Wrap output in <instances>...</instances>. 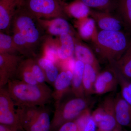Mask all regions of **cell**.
Here are the masks:
<instances>
[{"mask_svg":"<svg viewBox=\"0 0 131 131\" xmlns=\"http://www.w3.org/2000/svg\"><path fill=\"white\" fill-rule=\"evenodd\" d=\"M7 85L16 107L46 106L53 99V91L46 83L32 84L13 79L8 81Z\"/></svg>","mask_w":131,"mask_h":131,"instance_id":"obj_1","label":"cell"},{"mask_svg":"<svg viewBox=\"0 0 131 131\" xmlns=\"http://www.w3.org/2000/svg\"><path fill=\"white\" fill-rule=\"evenodd\" d=\"M131 35L123 31L101 30L94 43L101 56L109 62L117 61L131 43Z\"/></svg>","mask_w":131,"mask_h":131,"instance_id":"obj_2","label":"cell"},{"mask_svg":"<svg viewBox=\"0 0 131 131\" xmlns=\"http://www.w3.org/2000/svg\"><path fill=\"white\" fill-rule=\"evenodd\" d=\"M11 29L12 32L20 33L35 53L46 37L44 35L45 32L38 24L37 19L24 6L14 17L10 30Z\"/></svg>","mask_w":131,"mask_h":131,"instance_id":"obj_3","label":"cell"},{"mask_svg":"<svg viewBox=\"0 0 131 131\" xmlns=\"http://www.w3.org/2000/svg\"><path fill=\"white\" fill-rule=\"evenodd\" d=\"M89 97H77L66 100L64 97L55 105V110L51 121L50 131H57L64 123L74 121L88 109L91 103Z\"/></svg>","mask_w":131,"mask_h":131,"instance_id":"obj_4","label":"cell"},{"mask_svg":"<svg viewBox=\"0 0 131 131\" xmlns=\"http://www.w3.org/2000/svg\"><path fill=\"white\" fill-rule=\"evenodd\" d=\"M50 112L46 106L16 108L21 128L25 131H50Z\"/></svg>","mask_w":131,"mask_h":131,"instance_id":"obj_5","label":"cell"},{"mask_svg":"<svg viewBox=\"0 0 131 131\" xmlns=\"http://www.w3.org/2000/svg\"><path fill=\"white\" fill-rule=\"evenodd\" d=\"M63 0H25L24 7L37 19L62 18L68 19Z\"/></svg>","mask_w":131,"mask_h":131,"instance_id":"obj_6","label":"cell"},{"mask_svg":"<svg viewBox=\"0 0 131 131\" xmlns=\"http://www.w3.org/2000/svg\"><path fill=\"white\" fill-rule=\"evenodd\" d=\"M114 98L112 95L107 96L92 114L100 131H112L118 125L115 118Z\"/></svg>","mask_w":131,"mask_h":131,"instance_id":"obj_7","label":"cell"},{"mask_svg":"<svg viewBox=\"0 0 131 131\" xmlns=\"http://www.w3.org/2000/svg\"><path fill=\"white\" fill-rule=\"evenodd\" d=\"M15 106L6 88H0V124L19 131L22 129Z\"/></svg>","mask_w":131,"mask_h":131,"instance_id":"obj_8","label":"cell"},{"mask_svg":"<svg viewBox=\"0 0 131 131\" xmlns=\"http://www.w3.org/2000/svg\"><path fill=\"white\" fill-rule=\"evenodd\" d=\"M24 58L18 54H0V88L7 85L9 80L15 79Z\"/></svg>","mask_w":131,"mask_h":131,"instance_id":"obj_9","label":"cell"},{"mask_svg":"<svg viewBox=\"0 0 131 131\" xmlns=\"http://www.w3.org/2000/svg\"><path fill=\"white\" fill-rule=\"evenodd\" d=\"M90 16L94 19L101 30L127 32L123 21L117 14L91 9Z\"/></svg>","mask_w":131,"mask_h":131,"instance_id":"obj_10","label":"cell"},{"mask_svg":"<svg viewBox=\"0 0 131 131\" xmlns=\"http://www.w3.org/2000/svg\"><path fill=\"white\" fill-rule=\"evenodd\" d=\"M25 0H0V30L9 34L12 20Z\"/></svg>","mask_w":131,"mask_h":131,"instance_id":"obj_11","label":"cell"},{"mask_svg":"<svg viewBox=\"0 0 131 131\" xmlns=\"http://www.w3.org/2000/svg\"><path fill=\"white\" fill-rule=\"evenodd\" d=\"M37 20L41 29L49 36L59 37L64 33L70 34L73 36L75 34V31L67 19L57 18Z\"/></svg>","mask_w":131,"mask_h":131,"instance_id":"obj_12","label":"cell"},{"mask_svg":"<svg viewBox=\"0 0 131 131\" xmlns=\"http://www.w3.org/2000/svg\"><path fill=\"white\" fill-rule=\"evenodd\" d=\"M73 77V71L69 69L62 71L59 74L53 85L54 90L52 96L55 105L71 91Z\"/></svg>","mask_w":131,"mask_h":131,"instance_id":"obj_13","label":"cell"},{"mask_svg":"<svg viewBox=\"0 0 131 131\" xmlns=\"http://www.w3.org/2000/svg\"><path fill=\"white\" fill-rule=\"evenodd\" d=\"M118 85L117 77L110 68L98 74L94 84L95 94L102 95L113 92Z\"/></svg>","mask_w":131,"mask_h":131,"instance_id":"obj_14","label":"cell"},{"mask_svg":"<svg viewBox=\"0 0 131 131\" xmlns=\"http://www.w3.org/2000/svg\"><path fill=\"white\" fill-rule=\"evenodd\" d=\"M115 118L119 126L131 127V105L123 99L120 93L115 97Z\"/></svg>","mask_w":131,"mask_h":131,"instance_id":"obj_15","label":"cell"},{"mask_svg":"<svg viewBox=\"0 0 131 131\" xmlns=\"http://www.w3.org/2000/svg\"><path fill=\"white\" fill-rule=\"evenodd\" d=\"M74 23L80 38L86 40H91L93 43L94 42L98 31L96 23L93 18L89 16L76 20Z\"/></svg>","mask_w":131,"mask_h":131,"instance_id":"obj_16","label":"cell"},{"mask_svg":"<svg viewBox=\"0 0 131 131\" xmlns=\"http://www.w3.org/2000/svg\"><path fill=\"white\" fill-rule=\"evenodd\" d=\"M75 38L74 54L77 59L82 61L84 64L92 66L99 72L100 66L94 52L88 46Z\"/></svg>","mask_w":131,"mask_h":131,"instance_id":"obj_17","label":"cell"},{"mask_svg":"<svg viewBox=\"0 0 131 131\" xmlns=\"http://www.w3.org/2000/svg\"><path fill=\"white\" fill-rule=\"evenodd\" d=\"M85 64L82 61H75L73 67V77L71 84L72 94L77 97H86L83 86V76Z\"/></svg>","mask_w":131,"mask_h":131,"instance_id":"obj_18","label":"cell"},{"mask_svg":"<svg viewBox=\"0 0 131 131\" xmlns=\"http://www.w3.org/2000/svg\"><path fill=\"white\" fill-rule=\"evenodd\" d=\"M58 50V59L62 61L68 60L74 54V37L70 34L64 33L59 36Z\"/></svg>","mask_w":131,"mask_h":131,"instance_id":"obj_19","label":"cell"},{"mask_svg":"<svg viewBox=\"0 0 131 131\" xmlns=\"http://www.w3.org/2000/svg\"><path fill=\"white\" fill-rule=\"evenodd\" d=\"M64 7L68 17L76 20L89 17L91 10L81 0H74L69 3L64 2Z\"/></svg>","mask_w":131,"mask_h":131,"instance_id":"obj_20","label":"cell"},{"mask_svg":"<svg viewBox=\"0 0 131 131\" xmlns=\"http://www.w3.org/2000/svg\"><path fill=\"white\" fill-rule=\"evenodd\" d=\"M99 73L92 66L85 64L83 76V86L86 97L95 93L94 84Z\"/></svg>","mask_w":131,"mask_h":131,"instance_id":"obj_21","label":"cell"},{"mask_svg":"<svg viewBox=\"0 0 131 131\" xmlns=\"http://www.w3.org/2000/svg\"><path fill=\"white\" fill-rule=\"evenodd\" d=\"M44 73L46 82L53 86L59 74L58 68L51 60L43 56L36 59Z\"/></svg>","mask_w":131,"mask_h":131,"instance_id":"obj_22","label":"cell"},{"mask_svg":"<svg viewBox=\"0 0 131 131\" xmlns=\"http://www.w3.org/2000/svg\"><path fill=\"white\" fill-rule=\"evenodd\" d=\"M109 63H113L124 77L131 81V43L119 59Z\"/></svg>","mask_w":131,"mask_h":131,"instance_id":"obj_23","label":"cell"},{"mask_svg":"<svg viewBox=\"0 0 131 131\" xmlns=\"http://www.w3.org/2000/svg\"><path fill=\"white\" fill-rule=\"evenodd\" d=\"M116 11L123 21L126 31L131 35V0H117Z\"/></svg>","mask_w":131,"mask_h":131,"instance_id":"obj_24","label":"cell"},{"mask_svg":"<svg viewBox=\"0 0 131 131\" xmlns=\"http://www.w3.org/2000/svg\"><path fill=\"white\" fill-rule=\"evenodd\" d=\"M110 63V68L116 76L118 84L121 89V96L127 103L131 105V81L124 77L112 63Z\"/></svg>","mask_w":131,"mask_h":131,"instance_id":"obj_25","label":"cell"},{"mask_svg":"<svg viewBox=\"0 0 131 131\" xmlns=\"http://www.w3.org/2000/svg\"><path fill=\"white\" fill-rule=\"evenodd\" d=\"M90 9L113 13L116 11L117 0H81Z\"/></svg>","mask_w":131,"mask_h":131,"instance_id":"obj_26","label":"cell"},{"mask_svg":"<svg viewBox=\"0 0 131 131\" xmlns=\"http://www.w3.org/2000/svg\"><path fill=\"white\" fill-rule=\"evenodd\" d=\"M12 35L19 54L27 58L35 57L36 53L34 51L24 37L17 32H12Z\"/></svg>","mask_w":131,"mask_h":131,"instance_id":"obj_27","label":"cell"},{"mask_svg":"<svg viewBox=\"0 0 131 131\" xmlns=\"http://www.w3.org/2000/svg\"><path fill=\"white\" fill-rule=\"evenodd\" d=\"M78 126V131H95L96 124L90 114L89 109L74 120Z\"/></svg>","mask_w":131,"mask_h":131,"instance_id":"obj_28","label":"cell"},{"mask_svg":"<svg viewBox=\"0 0 131 131\" xmlns=\"http://www.w3.org/2000/svg\"><path fill=\"white\" fill-rule=\"evenodd\" d=\"M18 54L12 35L3 32H0V54Z\"/></svg>","mask_w":131,"mask_h":131,"instance_id":"obj_29","label":"cell"},{"mask_svg":"<svg viewBox=\"0 0 131 131\" xmlns=\"http://www.w3.org/2000/svg\"><path fill=\"white\" fill-rule=\"evenodd\" d=\"M15 78L28 84H40L37 81L34 77L31 71L26 62L25 59L21 62L20 64Z\"/></svg>","mask_w":131,"mask_h":131,"instance_id":"obj_30","label":"cell"},{"mask_svg":"<svg viewBox=\"0 0 131 131\" xmlns=\"http://www.w3.org/2000/svg\"><path fill=\"white\" fill-rule=\"evenodd\" d=\"M25 60L37 81L40 84L45 83L46 82L44 73L36 59L31 58H26Z\"/></svg>","mask_w":131,"mask_h":131,"instance_id":"obj_31","label":"cell"},{"mask_svg":"<svg viewBox=\"0 0 131 131\" xmlns=\"http://www.w3.org/2000/svg\"><path fill=\"white\" fill-rule=\"evenodd\" d=\"M57 131H78V126L75 121L64 123Z\"/></svg>","mask_w":131,"mask_h":131,"instance_id":"obj_32","label":"cell"},{"mask_svg":"<svg viewBox=\"0 0 131 131\" xmlns=\"http://www.w3.org/2000/svg\"><path fill=\"white\" fill-rule=\"evenodd\" d=\"M0 131H18L12 129L9 127L0 124Z\"/></svg>","mask_w":131,"mask_h":131,"instance_id":"obj_33","label":"cell"},{"mask_svg":"<svg viewBox=\"0 0 131 131\" xmlns=\"http://www.w3.org/2000/svg\"><path fill=\"white\" fill-rule=\"evenodd\" d=\"M116 131H117V130H116Z\"/></svg>","mask_w":131,"mask_h":131,"instance_id":"obj_34","label":"cell"}]
</instances>
